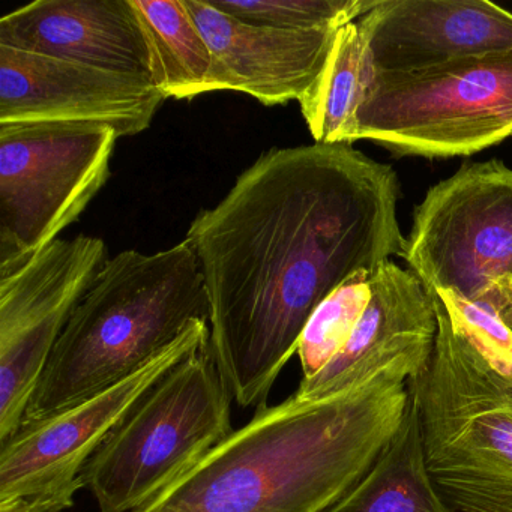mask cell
Masks as SVG:
<instances>
[{
	"label": "cell",
	"mask_w": 512,
	"mask_h": 512,
	"mask_svg": "<svg viewBox=\"0 0 512 512\" xmlns=\"http://www.w3.org/2000/svg\"><path fill=\"white\" fill-rule=\"evenodd\" d=\"M184 2L211 50V92H242L263 106L302 100L338 31L253 25L217 10L211 0Z\"/></svg>",
	"instance_id": "cell-13"
},
{
	"label": "cell",
	"mask_w": 512,
	"mask_h": 512,
	"mask_svg": "<svg viewBox=\"0 0 512 512\" xmlns=\"http://www.w3.org/2000/svg\"><path fill=\"white\" fill-rule=\"evenodd\" d=\"M232 394L211 346L164 374L82 472L100 512H133L233 433Z\"/></svg>",
	"instance_id": "cell-5"
},
{
	"label": "cell",
	"mask_w": 512,
	"mask_h": 512,
	"mask_svg": "<svg viewBox=\"0 0 512 512\" xmlns=\"http://www.w3.org/2000/svg\"><path fill=\"white\" fill-rule=\"evenodd\" d=\"M373 59L358 22L338 29L322 73L299 100L314 142H355L356 116L374 80Z\"/></svg>",
	"instance_id": "cell-17"
},
{
	"label": "cell",
	"mask_w": 512,
	"mask_h": 512,
	"mask_svg": "<svg viewBox=\"0 0 512 512\" xmlns=\"http://www.w3.org/2000/svg\"><path fill=\"white\" fill-rule=\"evenodd\" d=\"M400 182L346 143L271 149L187 233L212 355L242 407L268 397L317 307L356 272L403 257Z\"/></svg>",
	"instance_id": "cell-1"
},
{
	"label": "cell",
	"mask_w": 512,
	"mask_h": 512,
	"mask_svg": "<svg viewBox=\"0 0 512 512\" xmlns=\"http://www.w3.org/2000/svg\"><path fill=\"white\" fill-rule=\"evenodd\" d=\"M512 136V50L419 74H374L355 142L400 155L469 157Z\"/></svg>",
	"instance_id": "cell-6"
},
{
	"label": "cell",
	"mask_w": 512,
	"mask_h": 512,
	"mask_svg": "<svg viewBox=\"0 0 512 512\" xmlns=\"http://www.w3.org/2000/svg\"><path fill=\"white\" fill-rule=\"evenodd\" d=\"M0 46L151 80L131 0H37L0 19Z\"/></svg>",
	"instance_id": "cell-15"
},
{
	"label": "cell",
	"mask_w": 512,
	"mask_h": 512,
	"mask_svg": "<svg viewBox=\"0 0 512 512\" xmlns=\"http://www.w3.org/2000/svg\"><path fill=\"white\" fill-rule=\"evenodd\" d=\"M431 293L442 301L455 332L463 335L491 367L512 377V328L493 311L452 290Z\"/></svg>",
	"instance_id": "cell-21"
},
{
	"label": "cell",
	"mask_w": 512,
	"mask_h": 512,
	"mask_svg": "<svg viewBox=\"0 0 512 512\" xmlns=\"http://www.w3.org/2000/svg\"><path fill=\"white\" fill-rule=\"evenodd\" d=\"M148 41L151 80L166 98L211 92L212 55L184 0H131Z\"/></svg>",
	"instance_id": "cell-18"
},
{
	"label": "cell",
	"mask_w": 512,
	"mask_h": 512,
	"mask_svg": "<svg viewBox=\"0 0 512 512\" xmlns=\"http://www.w3.org/2000/svg\"><path fill=\"white\" fill-rule=\"evenodd\" d=\"M326 512H454L428 472L410 379L403 424L361 481Z\"/></svg>",
	"instance_id": "cell-16"
},
{
	"label": "cell",
	"mask_w": 512,
	"mask_h": 512,
	"mask_svg": "<svg viewBox=\"0 0 512 512\" xmlns=\"http://www.w3.org/2000/svg\"><path fill=\"white\" fill-rule=\"evenodd\" d=\"M431 296L433 355L410 379L428 472L454 512H512V377L455 332L442 301Z\"/></svg>",
	"instance_id": "cell-4"
},
{
	"label": "cell",
	"mask_w": 512,
	"mask_h": 512,
	"mask_svg": "<svg viewBox=\"0 0 512 512\" xmlns=\"http://www.w3.org/2000/svg\"><path fill=\"white\" fill-rule=\"evenodd\" d=\"M403 259L428 292L452 290L512 328V169L469 164L430 188Z\"/></svg>",
	"instance_id": "cell-7"
},
{
	"label": "cell",
	"mask_w": 512,
	"mask_h": 512,
	"mask_svg": "<svg viewBox=\"0 0 512 512\" xmlns=\"http://www.w3.org/2000/svg\"><path fill=\"white\" fill-rule=\"evenodd\" d=\"M107 260L103 239L77 235L0 274V442L19 431L62 331Z\"/></svg>",
	"instance_id": "cell-9"
},
{
	"label": "cell",
	"mask_w": 512,
	"mask_h": 512,
	"mask_svg": "<svg viewBox=\"0 0 512 512\" xmlns=\"http://www.w3.org/2000/svg\"><path fill=\"white\" fill-rule=\"evenodd\" d=\"M373 272L367 269L356 272L311 314L296 352L304 373L302 379L319 374L352 337L373 295Z\"/></svg>",
	"instance_id": "cell-19"
},
{
	"label": "cell",
	"mask_w": 512,
	"mask_h": 512,
	"mask_svg": "<svg viewBox=\"0 0 512 512\" xmlns=\"http://www.w3.org/2000/svg\"><path fill=\"white\" fill-rule=\"evenodd\" d=\"M77 491L79 490L8 500L0 503V512H64L74 505Z\"/></svg>",
	"instance_id": "cell-22"
},
{
	"label": "cell",
	"mask_w": 512,
	"mask_h": 512,
	"mask_svg": "<svg viewBox=\"0 0 512 512\" xmlns=\"http://www.w3.org/2000/svg\"><path fill=\"white\" fill-rule=\"evenodd\" d=\"M118 139L107 125H0V274L79 220L109 179Z\"/></svg>",
	"instance_id": "cell-8"
},
{
	"label": "cell",
	"mask_w": 512,
	"mask_h": 512,
	"mask_svg": "<svg viewBox=\"0 0 512 512\" xmlns=\"http://www.w3.org/2000/svg\"><path fill=\"white\" fill-rule=\"evenodd\" d=\"M164 100L143 77L0 46V125L98 124L131 137Z\"/></svg>",
	"instance_id": "cell-11"
},
{
	"label": "cell",
	"mask_w": 512,
	"mask_h": 512,
	"mask_svg": "<svg viewBox=\"0 0 512 512\" xmlns=\"http://www.w3.org/2000/svg\"><path fill=\"white\" fill-rule=\"evenodd\" d=\"M211 4L253 25L308 31L358 22L376 0H211Z\"/></svg>",
	"instance_id": "cell-20"
},
{
	"label": "cell",
	"mask_w": 512,
	"mask_h": 512,
	"mask_svg": "<svg viewBox=\"0 0 512 512\" xmlns=\"http://www.w3.org/2000/svg\"><path fill=\"white\" fill-rule=\"evenodd\" d=\"M371 295L352 337L311 379H302L296 397L319 401L365 382L403 356L433 355L437 335L434 299L410 269L382 263L371 274Z\"/></svg>",
	"instance_id": "cell-14"
},
{
	"label": "cell",
	"mask_w": 512,
	"mask_h": 512,
	"mask_svg": "<svg viewBox=\"0 0 512 512\" xmlns=\"http://www.w3.org/2000/svg\"><path fill=\"white\" fill-rule=\"evenodd\" d=\"M209 338L208 320H194L127 379L64 412L22 425L0 443V503L85 487L83 469L113 428L164 374L208 347Z\"/></svg>",
	"instance_id": "cell-10"
},
{
	"label": "cell",
	"mask_w": 512,
	"mask_h": 512,
	"mask_svg": "<svg viewBox=\"0 0 512 512\" xmlns=\"http://www.w3.org/2000/svg\"><path fill=\"white\" fill-rule=\"evenodd\" d=\"M358 25L376 73H425L512 50V13L488 0H376Z\"/></svg>",
	"instance_id": "cell-12"
},
{
	"label": "cell",
	"mask_w": 512,
	"mask_h": 512,
	"mask_svg": "<svg viewBox=\"0 0 512 512\" xmlns=\"http://www.w3.org/2000/svg\"><path fill=\"white\" fill-rule=\"evenodd\" d=\"M431 356H403L319 401L262 406L250 422L133 512H326L403 424L409 379Z\"/></svg>",
	"instance_id": "cell-2"
},
{
	"label": "cell",
	"mask_w": 512,
	"mask_h": 512,
	"mask_svg": "<svg viewBox=\"0 0 512 512\" xmlns=\"http://www.w3.org/2000/svg\"><path fill=\"white\" fill-rule=\"evenodd\" d=\"M199 319L209 322V299L187 239L160 253L116 254L71 314L22 425L112 388Z\"/></svg>",
	"instance_id": "cell-3"
}]
</instances>
